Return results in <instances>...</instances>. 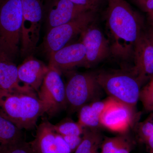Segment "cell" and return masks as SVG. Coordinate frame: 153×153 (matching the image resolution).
Returning <instances> with one entry per match:
<instances>
[{"label": "cell", "mask_w": 153, "mask_h": 153, "mask_svg": "<svg viewBox=\"0 0 153 153\" xmlns=\"http://www.w3.org/2000/svg\"><path fill=\"white\" fill-rule=\"evenodd\" d=\"M131 71L142 84L153 76V46L143 31L135 45Z\"/></svg>", "instance_id": "obj_12"}, {"label": "cell", "mask_w": 153, "mask_h": 153, "mask_svg": "<svg viewBox=\"0 0 153 153\" xmlns=\"http://www.w3.org/2000/svg\"><path fill=\"white\" fill-rule=\"evenodd\" d=\"M97 10L86 11L72 21L47 31L44 47L50 55L66 46L71 39L81 34L91 24L97 16Z\"/></svg>", "instance_id": "obj_7"}, {"label": "cell", "mask_w": 153, "mask_h": 153, "mask_svg": "<svg viewBox=\"0 0 153 153\" xmlns=\"http://www.w3.org/2000/svg\"><path fill=\"white\" fill-rule=\"evenodd\" d=\"M148 17L149 22L151 25H153V11L148 13Z\"/></svg>", "instance_id": "obj_30"}, {"label": "cell", "mask_w": 153, "mask_h": 153, "mask_svg": "<svg viewBox=\"0 0 153 153\" xmlns=\"http://www.w3.org/2000/svg\"><path fill=\"white\" fill-rule=\"evenodd\" d=\"M78 112L77 122L83 128L99 129L102 127L100 117L92 109L89 103L82 106Z\"/></svg>", "instance_id": "obj_20"}, {"label": "cell", "mask_w": 153, "mask_h": 153, "mask_svg": "<svg viewBox=\"0 0 153 153\" xmlns=\"http://www.w3.org/2000/svg\"><path fill=\"white\" fill-rule=\"evenodd\" d=\"M23 20L21 29V49L23 55L33 53L40 38L44 7L41 0H21Z\"/></svg>", "instance_id": "obj_5"}, {"label": "cell", "mask_w": 153, "mask_h": 153, "mask_svg": "<svg viewBox=\"0 0 153 153\" xmlns=\"http://www.w3.org/2000/svg\"><path fill=\"white\" fill-rule=\"evenodd\" d=\"M86 52L82 42L66 46L49 55V67L55 68L61 74L77 66H82Z\"/></svg>", "instance_id": "obj_14"}, {"label": "cell", "mask_w": 153, "mask_h": 153, "mask_svg": "<svg viewBox=\"0 0 153 153\" xmlns=\"http://www.w3.org/2000/svg\"><path fill=\"white\" fill-rule=\"evenodd\" d=\"M138 139L144 143L153 136V112L145 120L139 124L137 130Z\"/></svg>", "instance_id": "obj_23"}, {"label": "cell", "mask_w": 153, "mask_h": 153, "mask_svg": "<svg viewBox=\"0 0 153 153\" xmlns=\"http://www.w3.org/2000/svg\"><path fill=\"white\" fill-rule=\"evenodd\" d=\"M105 26L111 55L128 62L133 59L135 45L143 32L141 16L126 0H107Z\"/></svg>", "instance_id": "obj_1"}, {"label": "cell", "mask_w": 153, "mask_h": 153, "mask_svg": "<svg viewBox=\"0 0 153 153\" xmlns=\"http://www.w3.org/2000/svg\"><path fill=\"white\" fill-rule=\"evenodd\" d=\"M54 128L62 136L68 135L82 136L83 128L78 122L71 119H65L59 123L54 125Z\"/></svg>", "instance_id": "obj_21"}, {"label": "cell", "mask_w": 153, "mask_h": 153, "mask_svg": "<svg viewBox=\"0 0 153 153\" xmlns=\"http://www.w3.org/2000/svg\"><path fill=\"white\" fill-rule=\"evenodd\" d=\"M140 100L146 111L153 112V76L141 89Z\"/></svg>", "instance_id": "obj_22"}, {"label": "cell", "mask_w": 153, "mask_h": 153, "mask_svg": "<svg viewBox=\"0 0 153 153\" xmlns=\"http://www.w3.org/2000/svg\"><path fill=\"white\" fill-rule=\"evenodd\" d=\"M1 53H0V56H1Z\"/></svg>", "instance_id": "obj_33"}, {"label": "cell", "mask_w": 153, "mask_h": 153, "mask_svg": "<svg viewBox=\"0 0 153 153\" xmlns=\"http://www.w3.org/2000/svg\"><path fill=\"white\" fill-rule=\"evenodd\" d=\"M47 108L36 93H23L0 90V115L20 129L35 128Z\"/></svg>", "instance_id": "obj_2"}, {"label": "cell", "mask_w": 153, "mask_h": 153, "mask_svg": "<svg viewBox=\"0 0 153 153\" xmlns=\"http://www.w3.org/2000/svg\"><path fill=\"white\" fill-rule=\"evenodd\" d=\"M131 140L126 134H120L113 137H105L98 153H119Z\"/></svg>", "instance_id": "obj_19"}, {"label": "cell", "mask_w": 153, "mask_h": 153, "mask_svg": "<svg viewBox=\"0 0 153 153\" xmlns=\"http://www.w3.org/2000/svg\"><path fill=\"white\" fill-rule=\"evenodd\" d=\"M49 68L38 91V96L46 106V114L52 117L66 108L67 103L66 88L60 73L55 68Z\"/></svg>", "instance_id": "obj_8"}, {"label": "cell", "mask_w": 153, "mask_h": 153, "mask_svg": "<svg viewBox=\"0 0 153 153\" xmlns=\"http://www.w3.org/2000/svg\"><path fill=\"white\" fill-rule=\"evenodd\" d=\"M22 20L21 0H4L0 9V53L12 60L19 52Z\"/></svg>", "instance_id": "obj_3"}, {"label": "cell", "mask_w": 153, "mask_h": 153, "mask_svg": "<svg viewBox=\"0 0 153 153\" xmlns=\"http://www.w3.org/2000/svg\"><path fill=\"white\" fill-rule=\"evenodd\" d=\"M146 33L153 46V25H150V27L149 31Z\"/></svg>", "instance_id": "obj_29"}, {"label": "cell", "mask_w": 153, "mask_h": 153, "mask_svg": "<svg viewBox=\"0 0 153 153\" xmlns=\"http://www.w3.org/2000/svg\"><path fill=\"white\" fill-rule=\"evenodd\" d=\"M41 1H44V0H41Z\"/></svg>", "instance_id": "obj_31"}, {"label": "cell", "mask_w": 153, "mask_h": 153, "mask_svg": "<svg viewBox=\"0 0 153 153\" xmlns=\"http://www.w3.org/2000/svg\"><path fill=\"white\" fill-rule=\"evenodd\" d=\"M12 60L1 54L0 56V90L23 93L36 91L19 80L18 67Z\"/></svg>", "instance_id": "obj_16"}, {"label": "cell", "mask_w": 153, "mask_h": 153, "mask_svg": "<svg viewBox=\"0 0 153 153\" xmlns=\"http://www.w3.org/2000/svg\"><path fill=\"white\" fill-rule=\"evenodd\" d=\"M8 153H36L30 146L29 143L25 141L12 149Z\"/></svg>", "instance_id": "obj_28"}, {"label": "cell", "mask_w": 153, "mask_h": 153, "mask_svg": "<svg viewBox=\"0 0 153 153\" xmlns=\"http://www.w3.org/2000/svg\"><path fill=\"white\" fill-rule=\"evenodd\" d=\"M22 130L0 115V153H8L25 141Z\"/></svg>", "instance_id": "obj_17"}, {"label": "cell", "mask_w": 153, "mask_h": 153, "mask_svg": "<svg viewBox=\"0 0 153 153\" xmlns=\"http://www.w3.org/2000/svg\"><path fill=\"white\" fill-rule=\"evenodd\" d=\"M62 137L70 148L71 153L74 152L82 140V136L68 135Z\"/></svg>", "instance_id": "obj_25"}, {"label": "cell", "mask_w": 153, "mask_h": 153, "mask_svg": "<svg viewBox=\"0 0 153 153\" xmlns=\"http://www.w3.org/2000/svg\"><path fill=\"white\" fill-rule=\"evenodd\" d=\"M97 79L108 97L135 109L142 84L130 70L101 71Z\"/></svg>", "instance_id": "obj_4"}, {"label": "cell", "mask_w": 153, "mask_h": 153, "mask_svg": "<svg viewBox=\"0 0 153 153\" xmlns=\"http://www.w3.org/2000/svg\"><path fill=\"white\" fill-rule=\"evenodd\" d=\"M90 10H94L69 0H51L46 13L47 31L68 23Z\"/></svg>", "instance_id": "obj_13"}, {"label": "cell", "mask_w": 153, "mask_h": 153, "mask_svg": "<svg viewBox=\"0 0 153 153\" xmlns=\"http://www.w3.org/2000/svg\"><path fill=\"white\" fill-rule=\"evenodd\" d=\"M80 144L74 153H98L103 140L98 129L84 128Z\"/></svg>", "instance_id": "obj_18"}, {"label": "cell", "mask_w": 153, "mask_h": 153, "mask_svg": "<svg viewBox=\"0 0 153 153\" xmlns=\"http://www.w3.org/2000/svg\"><path fill=\"white\" fill-rule=\"evenodd\" d=\"M86 55L82 66L89 68L111 55L109 42L98 27L91 24L81 33Z\"/></svg>", "instance_id": "obj_9"}, {"label": "cell", "mask_w": 153, "mask_h": 153, "mask_svg": "<svg viewBox=\"0 0 153 153\" xmlns=\"http://www.w3.org/2000/svg\"><path fill=\"white\" fill-rule=\"evenodd\" d=\"M67 107L71 112L78 111L89 102L96 101L101 87L97 73L87 72L72 75L65 85Z\"/></svg>", "instance_id": "obj_6"}, {"label": "cell", "mask_w": 153, "mask_h": 153, "mask_svg": "<svg viewBox=\"0 0 153 153\" xmlns=\"http://www.w3.org/2000/svg\"><path fill=\"white\" fill-rule=\"evenodd\" d=\"M72 2L79 5L90 8L92 10H98L103 0H69Z\"/></svg>", "instance_id": "obj_26"}, {"label": "cell", "mask_w": 153, "mask_h": 153, "mask_svg": "<svg viewBox=\"0 0 153 153\" xmlns=\"http://www.w3.org/2000/svg\"><path fill=\"white\" fill-rule=\"evenodd\" d=\"M49 68V66L41 61L29 58L18 67L19 80L24 85L38 92Z\"/></svg>", "instance_id": "obj_15"}, {"label": "cell", "mask_w": 153, "mask_h": 153, "mask_svg": "<svg viewBox=\"0 0 153 153\" xmlns=\"http://www.w3.org/2000/svg\"><path fill=\"white\" fill-rule=\"evenodd\" d=\"M116 100L108 97L106 99L102 101H94L89 103L92 109L95 111L100 117L104 113L110 106L113 104Z\"/></svg>", "instance_id": "obj_24"}, {"label": "cell", "mask_w": 153, "mask_h": 153, "mask_svg": "<svg viewBox=\"0 0 153 153\" xmlns=\"http://www.w3.org/2000/svg\"><path fill=\"white\" fill-rule=\"evenodd\" d=\"M29 143L36 153H71L63 137L46 119L38 126L35 138Z\"/></svg>", "instance_id": "obj_10"}, {"label": "cell", "mask_w": 153, "mask_h": 153, "mask_svg": "<svg viewBox=\"0 0 153 153\" xmlns=\"http://www.w3.org/2000/svg\"><path fill=\"white\" fill-rule=\"evenodd\" d=\"M140 9L147 13L153 11V0H132Z\"/></svg>", "instance_id": "obj_27"}, {"label": "cell", "mask_w": 153, "mask_h": 153, "mask_svg": "<svg viewBox=\"0 0 153 153\" xmlns=\"http://www.w3.org/2000/svg\"><path fill=\"white\" fill-rule=\"evenodd\" d=\"M0 9H1V5H0Z\"/></svg>", "instance_id": "obj_32"}, {"label": "cell", "mask_w": 153, "mask_h": 153, "mask_svg": "<svg viewBox=\"0 0 153 153\" xmlns=\"http://www.w3.org/2000/svg\"><path fill=\"white\" fill-rule=\"evenodd\" d=\"M135 109L116 101L102 115L101 126L110 131L126 134L136 121L137 114Z\"/></svg>", "instance_id": "obj_11"}]
</instances>
